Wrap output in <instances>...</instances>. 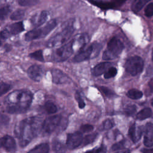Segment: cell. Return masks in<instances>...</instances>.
<instances>
[{"label": "cell", "mask_w": 153, "mask_h": 153, "mask_svg": "<svg viewBox=\"0 0 153 153\" xmlns=\"http://www.w3.org/2000/svg\"><path fill=\"white\" fill-rule=\"evenodd\" d=\"M39 120L38 118H30L18 123L14 133L23 146H25L38 132Z\"/></svg>", "instance_id": "obj_1"}, {"label": "cell", "mask_w": 153, "mask_h": 153, "mask_svg": "<svg viewBox=\"0 0 153 153\" xmlns=\"http://www.w3.org/2000/svg\"><path fill=\"white\" fill-rule=\"evenodd\" d=\"M32 94L26 90L16 91L8 96L6 110L9 113H21L26 111L32 102Z\"/></svg>", "instance_id": "obj_2"}, {"label": "cell", "mask_w": 153, "mask_h": 153, "mask_svg": "<svg viewBox=\"0 0 153 153\" xmlns=\"http://www.w3.org/2000/svg\"><path fill=\"white\" fill-rule=\"evenodd\" d=\"M102 48L100 44L94 42L88 45H85L78 51L74 56L73 60L75 62H81L96 57Z\"/></svg>", "instance_id": "obj_3"}, {"label": "cell", "mask_w": 153, "mask_h": 153, "mask_svg": "<svg viewBox=\"0 0 153 153\" xmlns=\"http://www.w3.org/2000/svg\"><path fill=\"white\" fill-rule=\"evenodd\" d=\"M123 49L124 44L117 37H113L108 42L106 49L103 53L102 58L106 60L114 59L121 54Z\"/></svg>", "instance_id": "obj_4"}, {"label": "cell", "mask_w": 153, "mask_h": 153, "mask_svg": "<svg viewBox=\"0 0 153 153\" xmlns=\"http://www.w3.org/2000/svg\"><path fill=\"white\" fill-rule=\"evenodd\" d=\"M76 50L73 38L69 42L65 43L62 46L56 49L52 53L51 58L56 62H62L68 59Z\"/></svg>", "instance_id": "obj_5"}, {"label": "cell", "mask_w": 153, "mask_h": 153, "mask_svg": "<svg viewBox=\"0 0 153 153\" xmlns=\"http://www.w3.org/2000/svg\"><path fill=\"white\" fill-rule=\"evenodd\" d=\"M74 32L72 25H68L62 30L52 36L47 42V45L49 47H54L63 44L71 38Z\"/></svg>", "instance_id": "obj_6"}, {"label": "cell", "mask_w": 153, "mask_h": 153, "mask_svg": "<svg viewBox=\"0 0 153 153\" xmlns=\"http://www.w3.org/2000/svg\"><path fill=\"white\" fill-rule=\"evenodd\" d=\"M57 25L56 20H50L41 29H34L27 32L25 35V39L26 41H30L43 38L47 35Z\"/></svg>", "instance_id": "obj_7"}, {"label": "cell", "mask_w": 153, "mask_h": 153, "mask_svg": "<svg viewBox=\"0 0 153 153\" xmlns=\"http://www.w3.org/2000/svg\"><path fill=\"white\" fill-rule=\"evenodd\" d=\"M143 61L142 59L137 56L130 57L125 62L124 68L126 71L133 76L140 74L143 68Z\"/></svg>", "instance_id": "obj_8"}, {"label": "cell", "mask_w": 153, "mask_h": 153, "mask_svg": "<svg viewBox=\"0 0 153 153\" xmlns=\"http://www.w3.org/2000/svg\"><path fill=\"white\" fill-rule=\"evenodd\" d=\"M62 121V117L60 115H54L47 118L42 123V129L45 134L52 133L59 126Z\"/></svg>", "instance_id": "obj_9"}, {"label": "cell", "mask_w": 153, "mask_h": 153, "mask_svg": "<svg viewBox=\"0 0 153 153\" xmlns=\"http://www.w3.org/2000/svg\"><path fill=\"white\" fill-rule=\"evenodd\" d=\"M24 25L22 22L12 23L7 26L1 32V39H7L13 35H16L24 30Z\"/></svg>", "instance_id": "obj_10"}, {"label": "cell", "mask_w": 153, "mask_h": 153, "mask_svg": "<svg viewBox=\"0 0 153 153\" xmlns=\"http://www.w3.org/2000/svg\"><path fill=\"white\" fill-rule=\"evenodd\" d=\"M83 139L82 133L80 131H75L69 133L67 135L66 146L70 149H75L82 143Z\"/></svg>", "instance_id": "obj_11"}, {"label": "cell", "mask_w": 153, "mask_h": 153, "mask_svg": "<svg viewBox=\"0 0 153 153\" xmlns=\"http://www.w3.org/2000/svg\"><path fill=\"white\" fill-rule=\"evenodd\" d=\"M48 13L47 11L42 10L34 14L30 18V23L32 25L37 27L44 24L47 20Z\"/></svg>", "instance_id": "obj_12"}, {"label": "cell", "mask_w": 153, "mask_h": 153, "mask_svg": "<svg viewBox=\"0 0 153 153\" xmlns=\"http://www.w3.org/2000/svg\"><path fill=\"white\" fill-rule=\"evenodd\" d=\"M127 0H112L110 2H92L93 5L100 8L101 9H115L120 7L123 4L126 2Z\"/></svg>", "instance_id": "obj_13"}, {"label": "cell", "mask_w": 153, "mask_h": 153, "mask_svg": "<svg viewBox=\"0 0 153 153\" xmlns=\"http://www.w3.org/2000/svg\"><path fill=\"white\" fill-rule=\"evenodd\" d=\"M52 81L57 84L67 83L70 81V78L67 75L59 69H53L51 71Z\"/></svg>", "instance_id": "obj_14"}, {"label": "cell", "mask_w": 153, "mask_h": 153, "mask_svg": "<svg viewBox=\"0 0 153 153\" xmlns=\"http://www.w3.org/2000/svg\"><path fill=\"white\" fill-rule=\"evenodd\" d=\"M27 75L34 81L39 82L43 76V69L41 66L37 65H32L27 69Z\"/></svg>", "instance_id": "obj_15"}, {"label": "cell", "mask_w": 153, "mask_h": 153, "mask_svg": "<svg viewBox=\"0 0 153 153\" xmlns=\"http://www.w3.org/2000/svg\"><path fill=\"white\" fill-rule=\"evenodd\" d=\"M1 146L8 152H14L16 150V143L13 137L5 135L1 139Z\"/></svg>", "instance_id": "obj_16"}, {"label": "cell", "mask_w": 153, "mask_h": 153, "mask_svg": "<svg viewBox=\"0 0 153 153\" xmlns=\"http://www.w3.org/2000/svg\"><path fill=\"white\" fill-rule=\"evenodd\" d=\"M143 143L146 146H153V124L148 123L146 124Z\"/></svg>", "instance_id": "obj_17"}, {"label": "cell", "mask_w": 153, "mask_h": 153, "mask_svg": "<svg viewBox=\"0 0 153 153\" xmlns=\"http://www.w3.org/2000/svg\"><path fill=\"white\" fill-rule=\"evenodd\" d=\"M143 129L142 127H136L134 124L131 126L128 129V136L134 143L137 142L142 136Z\"/></svg>", "instance_id": "obj_18"}, {"label": "cell", "mask_w": 153, "mask_h": 153, "mask_svg": "<svg viewBox=\"0 0 153 153\" xmlns=\"http://www.w3.org/2000/svg\"><path fill=\"white\" fill-rule=\"evenodd\" d=\"M110 62H102L96 65L91 69V74L94 76H99L105 73L111 66Z\"/></svg>", "instance_id": "obj_19"}, {"label": "cell", "mask_w": 153, "mask_h": 153, "mask_svg": "<svg viewBox=\"0 0 153 153\" xmlns=\"http://www.w3.org/2000/svg\"><path fill=\"white\" fill-rule=\"evenodd\" d=\"M50 146L48 143H43L36 145L27 153H48Z\"/></svg>", "instance_id": "obj_20"}, {"label": "cell", "mask_w": 153, "mask_h": 153, "mask_svg": "<svg viewBox=\"0 0 153 153\" xmlns=\"http://www.w3.org/2000/svg\"><path fill=\"white\" fill-rule=\"evenodd\" d=\"M152 115V111L149 108H145L140 111L136 115V118L139 120H143L149 118Z\"/></svg>", "instance_id": "obj_21"}, {"label": "cell", "mask_w": 153, "mask_h": 153, "mask_svg": "<svg viewBox=\"0 0 153 153\" xmlns=\"http://www.w3.org/2000/svg\"><path fill=\"white\" fill-rule=\"evenodd\" d=\"M53 149L55 153H65L66 147L59 140H54L52 143Z\"/></svg>", "instance_id": "obj_22"}, {"label": "cell", "mask_w": 153, "mask_h": 153, "mask_svg": "<svg viewBox=\"0 0 153 153\" xmlns=\"http://www.w3.org/2000/svg\"><path fill=\"white\" fill-rule=\"evenodd\" d=\"M127 96L131 99H139L143 96V93L139 90L131 89L128 91Z\"/></svg>", "instance_id": "obj_23"}, {"label": "cell", "mask_w": 153, "mask_h": 153, "mask_svg": "<svg viewBox=\"0 0 153 153\" xmlns=\"http://www.w3.org/2000/svg\"><path fill=\"white\" fill-rule=\"evenodd\" d=\"M25 15V11L23 10L18 9L13 12L10 16V19L13 20H18L23 18Z\"/></svg>", "instance_id": "obj_24"}, {"label": "cell", "mask_w": 153, "mask_h": 153, "mask_svg": "<svg viewBox=\"0 0 153 153\" xmlns=\"http://www.w3.org/2000/svg\"><path fill=\"white\" fill-rule=\"evenodd\" d=\"M44 109L45 111L48 114H54L57 112V106L51 102H47L44 105Z\"/></svg>", "instance_id": "obj_25"}, {"label": "cell", "mask_w": 153, "mask_h": 153, "mask_svg": "<svg viewBox=\"0 0 153 153\" xmlns=\"http://www.w3.org/2000/svg\"><path fill=\"white\" fill-rule=\"evenodd\" d=\"M151 0H138L133 5V10L134 12H138L144 7V5Z\"/></svg>", "instance_id": "obj_26"}, {"label": "cell", "mask_w": 153, "mask_h": 153, "mask_svg": "<svg viewBox=\"0 0 153 153\" xmlns=\"http://www.w3.org/2000/svg\"><path fill=\"white\" fill-rule=\"evenodd\" d=\"M117 74V69L115 67H109L104 73V78L109 79L114 77Z\"/></svg>", "instance_id": "obj_27"}, {"label": "cell", "mask_w": 153, "mask_h": 153, "mask_svg": "<svg viewBox=\"0 0 153 153\" xmlns=\"http://www.w3.org/2000/svg\"><path fill=\"white\" fill-rule=\"evenodd\" d=\"M29 56L33 59H35L36 60L40 61V62H44V57L42 55V51L41 50H37L36 51H34L30 54H29Z\"/></svg>", "instance_id": "obj_28"}, {"label": "cell", "mask_w": 153, "mask_h": 153, "mask_svg": "<svg viewBox=\"0 0 153 153\" xmlns=\"http://www.w3.org/2000/svg\"><path fill=\"white\" fill-rule=\"evenodd\" d=\"M97 136V133H93L91 134H90L88 135H87L84 139L82 141V145H87L88 144H90L92 143L96 139V137Z\"/></svg>", "instance_id": "obj_29"}, {"label": "cell", "mask_w": 153, "mask_h": 153, "mask_svg": "<svg viewBox=\"0 0 153 153\" xmlns=\"http://www.w3.org/2000/svg\"><path fill=\"white\" fill-rule=\"evenodd\" d=\"M10 12H11V8L9 5H4V7H2L0 10L1 20H2L5 17H7Z\"/></svg>", "instance_id": "obj_30"}, {"label": "cell", "mask_w": 153, "mask_h": 153, "mask_svg": "<svg viewBox=\"0 0 153 153\" xmlns=\"http://www.w3.org/2000/svg\"><path fill=\"white\" fill-rule=\"evenodd\" d=\"M113 126L114 124L112 121L110 119H107L103 122L102 125L100 126V128L102 130H107L113 127Z\"/></svg>", "instance_id": "obj_31"}, {"label": "cell", "mask_w": 153, "mask_h": 153, "mask_svg": "<svg viewBox=\"0 0 153 153\" xmlns=\"http://www.w3.org/2000/svg\"><path fill=\"white\" fill-rule=\"evenodd\" d=\"M136 111V106L134 105H128L124 109V112L127 116L133 115Z\"/></svg>", "instance_id": "obj_32"}, {"label": "cell", "mask_w": 153, "mask_h": 153, "mask_svg": "<svg viewBox=\"0 0 153 153\" xmlns=\"http://www.w3.org/2000/svg\"><path fill=\"white\" fill-rule=\"evenodd\" d=\"M99 88L100 91H101V92L102 93H103V94L108 97H111L113 96H114V94H115L114 92L112 90H111L110 88H109L108 87L101 86V87H99Z\"/></svg>", "instance_id": "obj_33"}, {"label": "cell", "mask_w": 153, "mask_h": 153, "mask_svg": "<svg viewBox=\"0 0 153 153\" xmlns=\"http://www.w3.org/2000/svg\"><path fill=\"white\" fill-rule=\"evenodd\" d=\"M75 99L78 103L79 108L80 109H83L85 106V103L84 101L83 100V99H82L80 94L78 91L76 92V93H75Z\"/></svg>", "instance_id": "obj_34"}, {"label": "cell", "mask_w": 153, "mask_h": 153, "mask_svg": "<svg viewBox=\"0 0 153 153\" xmlns=\"http://www.w3.org/2000/svg\"><path fill=\"white\" fill-rule=\"evenodd\" d=\"M11 88V85L9 84L1 82V89H0V93L1 95H3L4 94L6 93Z\"/></svg>", "instance_id": "obj_35"}, {"label": "cell", "mask_w": 153, "mask_h": 153, "mask_svg": "<svg viewBox=\"0 0 153 153\" xmlns=\"http://www.w3.org/2000/svg\"><path fill=\"white\" fill-rule=\"evenodd\" d=\"M145 14L148 17L153 16V3H151L146 7L145 10Z\"/></svg>", "instance_id": "obj_36"}, {"label": "cell", "mask_w": 153, "mask_h": 153, "mask_svg": "<svg viewBox=\"0 0 153 153\" xmlns=\"http://www.w3.org/2000/svg\"><path fill=\"white\" fill-rule=\"evenodd\" d=\"M124 143H125V141L124 140H121L119 142H117V143L114 144L112 146L111 149L113 151H118V150L122 149L124 148Z\"/></svg>", "instance_id": "obj_37"}, {"label": "cell", "mask_w": 153, "mask_h": 153, "mask_svg": "<svg viewBox=\"0 0 153 153\" xmlns=\"http://www.w3.org/2000/svg\"><path fill=\"white\" fill-rule=\"evenodd\" d=\"M85 153H106V148L104 146H101L97 148L88 151Z\"/></svg>", "instance_id": "obj_38"}, {"label": "cell", "mask_w": 153, "mask_h": 153, "mask_svg": "<svg viewBox=\"0 0 153 153\" xmlns=\"http://www.w3.org/2000/svg\"><path fill=\"white\" fill-rule=\"evenodd\" d=\"M80 130H81V132H82V133L90 132L93 130V126L90 124L82 125L80 127Z\"/></svg>", "instance_id": "obj_39"}, {"label": "cell", "mask_w": 153, "mask_h": 153, "mask_svg": "<svg viewBox=\"0 0 153 153\" xmlns=\"http://www.w3.org/2000/svg\"><path fill=\"white\" fill-rule=\"evenodd\" d=\"M36 2V0H19V4L20 5H33Z\"/></svg>", "instance_id": "obj_40"}, {"label": "cell", "mask_w": 153, "mask_h": 153, "mask_svg": "<svg viewBox=\"0 0 153 153\" xmlns=\"http://www.w3.org/2000/svg\"><path fill=\"white\" fill-rule=\"evenodd\" d=\"M148 87H149V90H151V91L153 93V78H151L149 81V82L148 83Z\"/></svg>", "instance_id": "obj_41"}, {"label": "cell", "mask_w": 153, "mask_h": 153, "mask_svg": "<svg viewBox=\"0 0 153 153\" xmlns=\"http://www.w3.org/2000/svg\"><path fill=\"white\" fill-rule=\"evenodd\" d=\"M141 152L142 153H153V148H151V149L143 148L141 149Z\"/></svg>", "instance_id": "obj_42"}, {"label": "cell", "mask_w": 153, "mask_h": 153, "mask_svg": "<svg viewBox=\"0 0 153 153\" xmlns=\"http://www.w3.org/2000/svg\"><path fill=\"white\" fill-rule=\"evenodd\" d=\"M88 1H90L91 3V2H101V1H103V0H88Z\"/></svg>", "instance_id": "obj_43"}, {"label": "cell", "mask_w": 153, "mask_h": 153, "mask_svg": "<svg viewBox=\"0 0 153 153\" xmlns=\"http://www.w3.org/2000/svg\"><path fill=\"white\" fill-rule=\"evenodd\" d=\"M121 153H130V151L128 149H127L126 151H124L121 152Z\"/></svg>", "instance_id": "obj_44"}, {"label": "cell", "mask_w": 153, "mask_h": 153, "mask_svg": "<svg viewBox=\"0 0 153 153\" xmlns=\"http://www.w3.org/2000/svg\"><path fill=\"white\" fill-rule=\"evenodd\" d=\"M151 105L153 106V98L152 99V100H151Z\"/></svg>", "instance_id": "obj_45"}, {"label": "cell", "mask_w": 153, "mask_h": 153, "mask_svg": "<svg viewBox=\"0 0 153 153\" xmlns=\"http://www.w3.org/2000/svg\"><path fill=\"white\" fill-rule=\"evenodd\" d=\"M152 61H153V50H152Z\"/></svg>", "instance_id": "obj_46"}]
</instances>
